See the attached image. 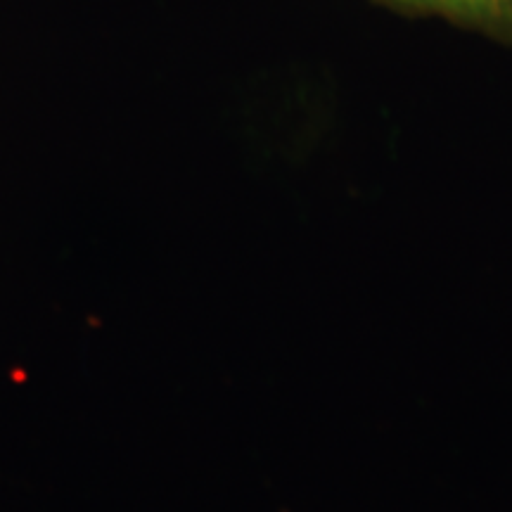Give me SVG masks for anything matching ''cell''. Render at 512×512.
Returning <instances> with one entry per match:
<instances>
[{
    "instance_id": "1",
    "label": "cell",
    "mask_w": 512,
    "mask_h": 512,
    "mask_svg": "<svg viewBox=\"0 0 512 512\" xmlns=\"http://www.w3.org/2000/svg\"><path fill=\"white\" fill-rule=\"evenodd\" d=\"M401 17H439L512 46V0H370Z\"/></svg>"
}]
</instances>
